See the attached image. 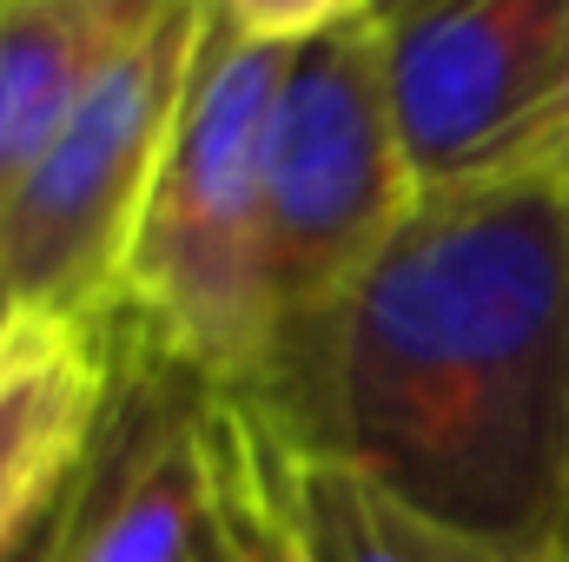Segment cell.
<instances>
[{
	"mask_svg": "<svg viewBox=\"0 0 569 562\" xmlns=\"http://www.w3.org/2000/svg\"><path fill=\"white\" fill-rule=\"evenodd\" d=\"M27 324V304H20V291L7 284V272H0V351H7V338Z\"/></svg>",
	"mask_w": 569,
	"mask_h": 562,
	"instance_id": "13",
	"label": "cell"
},
{
	"mask_svg": "<svg viewBox=\"0 0 569 562\" xmlns=\"http://www.w3.org/2000/svg\"><path fill=\"white\" fill-rule=\"evenodd\" d=\"M199 20L206 0H152L0 205V272L27 311L107 318L120 304V272L199 53Z\"/></svg>",
	"mask_w": 569,
	"mask_h": 562,
	"instance_id": "4",
	"label": "cell"
},
{
	"mask_svg": "<svg viewBox=\"0 0 569 562\" xmlns=\"http://www.w3.org/2000/svg\"><path fill=\"white\" fill-rule=\"evenodd\" d=\"M523 179L537 185H563L569 192V7H563V60H557V87H550V107L537 120V140L523 159Z\"/></svg>",
	"mask_w": 569,
	"mask_h": 562,
	"instance_id": "11",
	"label": "cell"
},
{
	"mask_svg": "<svg viewBox=\"0 0 569 562\" xmlns=\"http://www.w3.org/2000/svg\"><path fill=\"white\" fill-rule=\"evenodd\" d=\"M411 205L418 179L391 120L385 20L365 0H311L272 100L266 152L279 344L351 291Z\"/></svg>",
	"mask_w": 569,
	"mask_h": 562,
	"instance_id": "3",
	"label": "cell"
},
{
	"mask_svg": "<svg viewBox=\"0 0 569 562\" xmlns=\"http://www.w3.org/2000/svg\"><path fill=\"white\" fill-rule=\"evenodd\" d=\"M259 398L305 450L543 562L569 530V192L418 199L338 304L284 331Z\"/></svg>",
	"mask_w": 569,
	"mask_h": 562,
	"instance_id": "1",
	"label": "cell"
},
{
	"mask_svg": "<svg viewBox=\"0 0 569 562\" xmlns=\"http://www.w3.org/2000/svg\"><path fill=\"white\" fill-rule=\"evenodd\" d=\"M152 0H0V205Z\"/></svg>",
	"mask_w": 569,
	"mask_h": 562,
	"instance_id": "8",
	"label": "cell"
},
{
	"mask_svg": "<svg viewBox=\"0 0 569 562\" xmlns=\"http://www.w3.org/2000/svg\"><path fill=\"white\" fill-rule=\"evenodd\" d=\"M206 470L219 562H318L298 523V436L259 391H212Z\"/></svg>",
	"mask_w": 569,
	"mask_h": 562,
	"instance_id": "9",
	"label": "cell"
},
{
	"mask_svg": "<svg viewBox=\"0 0 569 562\" xmlns=\"http://www.w3.org/2000/svg\"><path fill=\"white\" fill-rule=\"evenodd\" d=\"M569 0L378 7L385 87L418 199L517 185L557 87Z\"/></svg>",
	"mask_w": 569,
	"mask_h": 562,
	"instance_id": "5",
	"label": "cell"
},
{
	"mask_svg": "<svg viewBox=\"0 0 569 562\" xmlns=\"http://www.w3.org/2000/svg\"><path fill=\"white\" fill-rule=\"evenodd\" d=\"M67 490H73V483H67ZM67 490H60V496H53V503H47V510H40L33 523H27V536H20V543H13V550H7L0 562H60V530H67Z\"/></svg>",
	"mask_w": 569,
	"mask_h": 562,
	"instance_id": "12",
	"label": "cell"
},
{
	"mask_svg": "<svg viewBox=\"0 0 569 562\" xmlns=\"http://www.w3.org/2000/svg\"><path fill=\"white\" fill-rule=\"evenodd\" d=\"M212 391L219 384L146 344L120 318L113 391L67 490L60 562H219L206 470Z\"/></svg>",
	"mask_w": 569,
	"mask_h": 562,
	"instance_id": "6",
	"label": "cell"
},
{
	"mask_svg": "<svg viewBox=\"0 0 569 562\" xmlns=\"http://www.w3.org/2000/svg\"><path fill=\"white\" fill-rule=\"evenodd\" d=\"M305 7L206 0L186 100L120 272L113 311L219 391H266L279 364L266 152Z\"/></svg>",
	"mask_w": 569,
	"mask_h": 562,
	"instance_id": "2",
	"label": "cell"
},
{
	"mask_svg": "<svg viewBox=\"0 0 569 562\" xmlns=\"http://www.w3.org/2000/svg\"><path fill=\"white\" fill-rule=\"evenodd\" d=\"M543 562H569V530H563V543H557V550H550Z\"/></svg>",
	"mask_w": 569,
	"mask_h": 562,
	"instance_id": "14",
	"label": "cell"
},
{
	"mask_svg": "<svg viewBox=\"0 0 569 562\" xmlns=\"http://www.w3.org/2000/svg\"><path fill=\"white\" fill-rule=\"evenodd\" d=\"M298 523L318 562H537L437 523L405 496H391L378 476H365L358 463L305 443H298Z\"/></svg>",
	"mask_w": 569,
	"mask_h": 562,
	"instance_id": "10",
	"label": "cell"
},
{
	"mask_svg": "<svg viewBox=\"0 0 569 562\" xmlns=\"http://www.w3.org/2000/svg\"><path fill=\"white\" fill-rule=\"evenodd\" d=\"M120 318L27 311L0 351V556L73 483L113 391Z\"/></svg>",
	"mask_w": 569,
	"mask_h": 562,
	"instance_id": "7",
	"label": "cell"
}]
</instances>
